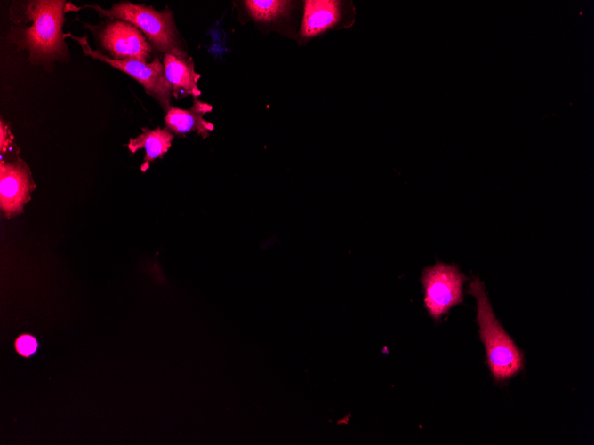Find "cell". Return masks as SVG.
Instances as JSON below:
<instances>
[{
	"instance_id": "cell-1",
	"label": "cell",
	"mask_w": 594,
	"mask_h": 445,
	"mask_svg": "<svg viewBox=\"0 0 594 445\" xmlns=\"http://www.w3.org/2000/svg\"><path fill=\"white\" fill-rule=\"evenodd\" d=\"M67 4L64 0H31L12 7L14 25L8 37L19 49L29 52L33 64L52 67L55 60H68L63 32Z\"/></svg>"
},
{
	"instance_id": "cell-2",
	"label": "cell",
	"mask_w": 594,
	"mask_h": 445,
	"mask_svg": "<svg viewBox=\"0 0 594 445\" xmlns=\"http://www.w3.org/2000/svg\"><path fill=\"white\" fill-rule=\"evenodd\" d=\"M468 292L477 300L476 320L490 372L495 381L507 380L523 369V354L496 319L484 283L478 278H473Z\"/></svg>"
},
{
	"instance_id": "cell-3",
	"label": "cell",
	"mask_w": 594,
	"mask_h": 445,
	"mask_svg": "<svg viewBox=\"0 0 594 445\" xmlns=\"http://www.w3.org/2000/svg\"><path fill=\"white\" fill-rule=\"evenodd\" d=\"M85 7L95 10L100 17L132 24L157 51L180 59H188L181 45L173 13L169 9L157 11L150 6L129 1L116 3L110 9H104L97 4L76 7L68 2V12H76Z\"/></svg>"
},
{
	"instance_id": "cell-4",
	"label": "cell",
	"mask_w": 594,
	"mask_h": 445,
	"mask_svg": "<svg viewBox=\"0 0 594 445\" xmlns=\"http://www.w3.org/2000/svg\"><path fill=\"white\" fill-rule=\"evenodd\" d=\"M65 36L76 41L84 55L106 62L132 77L143 86L148 95L160 103L165 111L167 112L171 107L172 88L165 78L164 65L158 58H155L150 63L132 59L117 60L100 51L92 49L88 43L87 36H76L71 33H65Z\"/></svg>"
},
{
	"instance_id": "cell-5",
	"label": "cell",
	"mask_w": 594,
	"mask_h": 445,
	"mask_svg": "<svg viewBox=\"0 0 594 445\" xmlns=\"http://www.w3.org/2000/svg\"><path fill=\"white\" fill-rule=\"evenodd\" d=\"M92 31L100 45L114 60L132 59L147 62L151 57L152 45L143 33L132 24L108 20L99 25L85 24Z\"/></svg>"
},
{
	"instance_id": "cell-6",
	"label": "cell",
	"mask_w": 594,
	"mask_h": 445,
	"mask_svg": "<svg viewBox=\"0 0 594 445\" xmlns=\"http://www.w3.org/2000/svg\"><path fill=\"white\" fill-rule=\"evenodd\" d=\"M465 280L464 274L454 265L437 262L423 271L424 304L432 318L438 320L462 301Z\"/></svg>"
},
{
	"instance_id": "cell-7",
	"label": "cell",
	"mask_w": 594,
	"mask_h": 445,
	"mask_svg": "<svg viewBox=\"0 0 594 445\" xmlns=\"http://www.w3.org/2000/svg\"><path fill=\"white\" fill-rule=\"evenodd\" d=\"M36 184L28 164L20 158L0 163V206L7 218L23 211Z\"/></svg>"
},
{
	"instance_id": "cell-8",
	"label": "cell",
	"mask_w": 594,
	"mask_h": 445,
	"mask_svg": "<svg viewBox=\"0 0 594 445\" xmlns=\"http://www.w3.org/2000/svg\"><path fill=\"white\" fill-rule=\"evenodd\" d=\"M213 110L210 104L195 100L189 109L171 107L166 112L165 123L167 130L177 135L196 131L203 139L213 130V124L204 119V115Z\"/></svg>"
},
{
	"instance_id": "cell-9",
	"label": "cell",
	"mask_w": 594,
	"mask_h": 445,
	"mask_svg": "<svg viewBox=\"0 0 594 445\" xmlns=\"http://www.w3.org/2000/svg\"><path fill=\"white\" fill-rule=\"evenodd\" d=\"M163 65L173 97L200 96L197 82L201 75L195 71L192 58L180 59L173 54H165Z\"/></svg>"
},
{
	"instance_id": "cell-10",
	"label": "cell",
	"mask_w": 594,
	"mask_h": 445,
	"mask_svg": "<svg viewBox=\"0 0 594 445\" xmlns=\"http://www.w3.org/2000/svg\"><path fill=\"white\" fill-rule=\"evenodd\" d=\"M341 19V4L333 0H307L301 27L302 37L309 38L319 35Z\"/></svg>"
},
{
	"instance_id": "cell-11",
	"label": "cell",
	"mask_w": 594,
	"mask_h": 445,
	"mask_svg": "<svg viewBox=\"0 0 594 445\" xmlns=\"http://www.w3.org/2000/svg\"><path fill=\"white\" fill-rule=\"evenodd\" d=\"M173 133L167 129H143L135 139H130L128 148L135 154L139 149H145L144 162L140 166L141 171H146L149 164L157 158H162L172 146Z\"/></svg>"
},
{
	"instance_id": "cell-12",
	"label": "cell",
	"mask_w": 594,
	"mask_h": 445,
	"mask_svg": "<svg viewBox=\"0 0 594 445\" xmlns=\"http://www.w3.org/2000/svg\"><path fill=\"white\" fill-rule=\"evenodd\" d=\"M291 2L280 0H248L245 6L249 14L258 21H271L285 14Z\"/></svg>"
},
{
	"instance_id": "cell-13",
	"label": "cell",
	"mask_w": 594,
	"mask_h": 445,
	"mask_svg": "<svg viewBox=\"0 0 594 445\" xmlns=\"http://www.w3.org/2000/svg\"><path fill=\"white\" fill-rule=\"evenodd\" d=\"M14 137L12 134L9 126L6 123L4 122L3 118L0 121V152L1 157L4 154H7L9 151L12 150Z\"/></svg>"
},
{
	"instance_id": "cell-14",
	"label": "cell",
	"mask_w": 594,
	"mask_h": 445,
	"mask_svg": "<svg viewBox=\"0 0 594 445\" xmlns=\"http://www.w3.org/2000/svg\"><path fill=\"white\" fill-rule=\"evenodd\" d=\"M17 346L22 354L28 355L35 351L36 341L31 337L25 336L19 339Z\"/></svg>"
}]
</instances>
